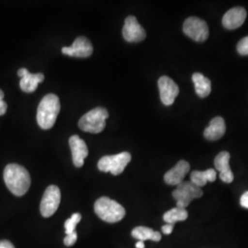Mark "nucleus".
Instances as JSON below:
<instances>
[{
    "label": "nucleus",
    "mask_w": 248,
    "mask_h": 248,
    "mask_svg": "<svg viewBox=\"0 0 248 248\" xmlns=\"http://www.w3.org/2000/svg\"><path fill=\"white\" fill-rule=\"evenodd\" d=\"M4 180L9 191L18 197L26 194L31 186V176L28 170L17 164H9L6 167Z\"/></svg>",
    "instance_id": "nucleus-1"
},
{
    "label": "nucleus",
    "mask_w": 248,
    "mask_h": 248,
    "mask_svg": "<svg viewBox=\"0 0 248 248\" xmlns=\"http://www.w3.org/2000/svg\"><path fill=\"white\" fill-rule=\"evenodd\" d=\"M60 100L54 94H48L41 100L37 110V123L44 130L53 127L60 112Z\"/></svg>",
    "instance_id": "nucleus-2"
},
{
    "label": "nucleus",
    "mask_w": 248,
    "mask_h": 248,
    "mask_svg": "<svg viewBox=\"0 0 248 248\" xmlns=\"http://www.w3.org/2000/svg\"><path fill=\"white\" fill-rule=\"evenodd\" d=\"M95 213L104 222L114 223L122 221L125 216V209L115 201L101 197L94 205Z\"/></svg>",
    "instance_id": "nucleus-3"
},
{
    "label": "nucleus",
    "mask_w": 248,
    "mask_h": 248,
    "mask_svg": "<svg viewBox=\"0 0 248 248\" xmlns=\"http://www.w3.org/2000/svg\"><path fill=\"white\" fill-rule=\"evenodd\" d=\"M108 112L105 108L98 107L82 116L78 122L80 129L90 133H101L106 126Z\"/></svg>",
    "instance_id": "nucleus-4"
},
{
    "label": "nucleus",
    "mask_w": 248,
    "mask_h": 248,
    "mask_svg": "<svg viewBox=\"0 0 248 248\" xmlns=\"http://www.w3.org/2000/svg\"><path fill=\"white\" fill-rule=\"evenodd\" d=\"M131 159L132 155L128 152H123L113 155H106L98 161V169L102 172H110L112 175L118 176L124 172Z\"/></svg>",
    "instance_id": "nucleus-5"
},
{
    "label": "nucleus",
    "mask_w": 248,
    "mask_h": 248,
    "mask_svg": "<svg viewBox=\"0 0 248 248\" xmlns=\"http://www.w3.org/2000/svg\"><path fill=\"white\" fill-rule=\"evenodd\" d=\"M173 198L177 201V207L186 209L189 203L203 195L201 187L194 185L191 181H183L172 193Z\"/></svg>",
    "instance_id": "nucleus-6"
},
{
    "label": "nucleus",
    "mask_w": 248,
    "mask_h": 248,
    "mask_svg": "<svg viewBox=\"0 0 248 248\" xmlns=\"http://www.w3.org/2000/svg\"><path fill=\"white\" fill-rule=\"evenodd\" d=\"M61 202V191L57 186H49L45 189V194L40 204L41 214L45 218H49L57 211Z\"/></svg>",
    "instance_id": "nucleus-7"
},
{
    "label": "nucleus",
    "mask_w": 248,
    "mask_h": 248,
    "mask_svg": "<svg viewBox=\"0 0 248 248\" xmlns=\"http://www.w3.org/2000/svg\"><path fill=\"white\" fill-rule=\"evenodd\" d=\"M183 31L186 36L196 42L202 43L209 37V27L202 18L190 17L183 24Z\"/></svg>",
    "instance_id": "nucleus-8"
},
{
    "label": "nucleus",
    "mask_w": 248,
    "mask_h": 248,
    "mask_svg": "<svg viewBox=\"0 0 248 248\" xmlns=\"http://www.w3.org/2000/svg\"><path fill=\"white\" fill-rule=\"evenodd\" d=\"M123 35L128 43H140L145 39L146 32L137 18L134 16H129L125 18Z\"/></svg>",
    "instance_id": "nucleus-9"
},
{
    "label": "nucleus",
    "mask_w": 248,
    "mask_h": 248,
    "mask_svg": "<svg viewBox=\"0 0 248 248\" xmlns=\"http://www.w3.org/2000/svg\"><path fill=\"white\" fill-rule=\"evenodd\" d=\"M62 53L78 58H87L93 53V46L87 37H78L70 47H62Z\"/></svg>",
    "instance_id": "nucleus-10"
},
{
    "label": "nucleus",
    "mask_w": 248,
    "mask_h": 248,
    "mask_svg": "<svg viewBox=\"0 0 248 248\" xmlns=\"http://www.w3.org/2000/svg\"><path fill=\"white\" fill-rule=\"evenodd\" d=\"M158 88L162 103L166 106L172 105L179 94L177 84L169 77L164 76L158 79Z\"/></svg>",
    "instance_id": "nucleus-11"
},
{
    "label": "nucleus",
    "mask_w": 248,
    "mask_h": 248,
    "mask_svg": "<svg viewBox=\"0 0 248 248\" xmlns=\"http://www.w3.org/2000/svg\"><path fill=\"white\" fill-rule=\"evenodd\" d=\"M69 145L72 151L73 163L76 168H81L84 165L85 158L89 155V149L85 141L78 135H73L69 139Z\"/></svg>",
    "instance_id": "nucleus-12"
},
{
    "label": "nucleus",
    "mask_w": 248,
    "mask_h": 248,
    "mask_svg": "<svg viewBox=\"0 0 248 248\" xmlns=\"http://www.w3.org/2000/svg\"><path fill=\"white\" fill-rule=\"evenodd\" d=\"M18 76L21 78L19 81V87L22 91L26 93L34 92L39 84L44 82L45 75L42 73L31 74L26 68H20L18 71Z\"/></svg>",
    "instance_id": "nucleus-13"
},
{
    "label": "nucleus",
    "mask_w": 248,
    "mask_h": 248,
    "mask_svg": "<svg viewBox=\"0 0 248 248\" xmlns=\"http://www.w3.org/2000/svg\"><path fill=\"white\" fill-rule=\"evenodd\" d=\"M190 166L185 160H180L177 165L165 174V182L171 186H177L183 182L189 172Z\"/></svg>",
    "instance_id": "nucleus-14"
},
{
    "label": "nucleus",
    "mask_w": 248,
    "mask_h": 248,
    "mask_svg": "<svg viewBox=\"0 0 248 248\" xmlns=\"http://www.w3.org/2000/svg\"><path fill=\"white\" fill-rule=\"evenodd\" d=\"M230 154L226 151L221 152L214 160L216 170L220 172V178L224 183H231L233 180V174L230 168Z\"/></svg>",
    "instance_id": "nucleus-15"
},
{
    "label": "nucleus",
    "mask_w": 248,
    "mask_h": 248,
    "mask_svg": "<svg viewBox=\"0 0 248 248\" xmlns=\"http://www.w3.org/2000/svg\"><path fill=\"white\" fill-rule=\"evenodd\" d=\"M247 18V11L244 8H233L228 10L223 18H222V25L225 29L234 30L242 26Z\"/></svg>",
    "instance_id": "nucleus-16"
},
{
    "label": "nucleus",
    "mask_w": 248,
    "mask_h": 248,
    "mask_svg": "<svg viewBox=\"0 0 248 248\" xmlns=\"http://www.w3.org/2000/svg\"><path fill=\"white\" fill-rule=\"evenodd\" d=\"M226 132L225 122L222 117H215L204 131V137L210 141L221 139Z\"/></svg>",
    "instance_id": "nucleus-17"
},
{
    "label": "nucleus",
    "mask_w": 248,
    "mask_h": 248,
    "mask_svg": "<svg viewBox=\"0 0 248 248\" xmlns=\"http://www.w3.org/2000/svg\"><path fill=\"white\" fill-rule=\"evenodd\" d=\"M192 81L195 86L196 93L200 98H206L210 95L212 91V83L210 79L201 73H195L192 76Z\"/></svg>",
    "instance_id": "nucleus-18"
},
{
    "label": "nucleus",
    "mask_w": 248,
    "mask_h": 248,
    "mask_svg": "<svg viewBox=\"0 0 248 248\" xmlns=\"http://www.w3.org/2000/svg\"><path fill=\"white\" fill-rule=\"evenodd\" d=\"M217 174L213 169H207L205 171H193L190 174V181L199 187L205 186L207 182H214L216 180Z\"/></svg>",
    "instance_id": "nucleus-19"
},
{
    "label": "nucleus",
    "mask_w": 248,
    "mask_h": 248,
    "mask_svg": "<svg viewBox=\"0 0 248 248\" xmlns=\"http://www.w3.org/2000/svg\"><path fill=\"white\" fill-rule=\"evenodd\" d=\"M132 235L133 238L142 241L144 242L145 240H152L155 242H159L162 235L159 232H155V231L148 228V227H144V226H138L135 227L132 232Z\"/></svg>",
    "instance_id": "nucleus-20"
},
{
    "label": "nucleus",
    "mask_w": 248,
    "mask_h": 248,
    "mask_svg": "<svg viewBox=\"0 0 248 248\" xmlns=\"http://www.w3.org/2000/svg\"><path fill=\"white\" fill-rule=\"evenodd\" d=\"M187 217H188V213L186 212V209L176 207L165 213L163 219L167 223L175 225L176 222L185 221L187 219Z\"/></svg>",
    "instance_id": "nucleus-21"
},
{
    "label": "nucleus",
    "mask_w": 248,
    "mask_h": 248,
    "mask_svg": "<svg viewBox=\"0 0 248 248\" xmlns=\"http://www.w3.org/2000/svg\"><path fill=\"white\" fill-rule=\"evenodd\" d=\"M81 214L80 213H74L69 219H67L64 222V228H65V232L66 234H71L76 231V227L78 223L81 221Z\"/></svg>",
    "instance_id": "nucleus-22"
},
{
    "label": "nucleus",
    "mask_w": 248,
    "mask_h": 248,
    "mask_svg": "<svg viewBox=\"0 0 248 248\" xmlns=\"http://www.w3.org/2000/svg\"><path fill=\"white\" fill-rule=\"evenodd\" d=\"M237 52L241 55H248V36L243 38L238 43Z\"/></svg>",
    "instance_id": "nucleus-23"
},
{
    "label": "nucleus",
    "mask_w": 248,
    "mask_h": 248,
    "mask_svg": "<svg viewBox=\"0 0 248 248\" xmlns=\"http://www.w3.org/2000/svg\"><path fill=\"white\" fill-rule=\"evenodd\" d=\"M77 240H78V233L75 231L74 232H72L71 234H66V236L63 239V243L66 247H72L76 244Z\"/></svg>",
    "instance_id": "nucleus-24"
},
{
    "label": "nucleus",
    "mask_w": 248,
    "mask_h": 248,
    "mask_svg": "<svg viewBox=\"0 0 248 248\" xmlns=\"http://www.w3.org/2000/svg\"><path fill=\"white\" fill-rule=\"evenodd\" d=\"M240 204H241L242 207H244V208H246V209H248V191L245 192V193L242 195V197H241V199H240Z\"/></svg>",
    "instance_id": "nucleus-25"
},
{
    "label": "nucleus",
    "mask_w": 248,
    "mask_h": 248,
    "mask_svg": "<svg viewBox=\"0 0 248 248\" xmlns=\"http://www.w3.org/2000/svg\"><path fill=\"white\" fill-rule=\"evenodd\" d=\"M174 229V224H170V223H167L166 225H164L162 227V232L165 234H170L172 232V231Z\"/></svg>",
    "instance_id": "nucleus-26"
},
{
    "label": "nucleus",
    "mask_w": 248,
    "mask_h": 248,
    "mask_svg": "<svg viewBox=\"0 0 248 248\" xmlns=\"http://www.w3.org/2000/svg\"><path fill=\"white\" fill-rule=\"evenodd\" d=\"M7 109H8L7 103L3 99H0V116L4 115L7 112Z\"/></svg>",
    "instance_id": "nucleus-27"
},
{
    "label": "nucleus",
    "mask_w": 248,
    "mask_h": 248,
    "mask_svg": "<svg viewBox=\"0 0 248 248\" xmlns=\"http://www.w3.org/2000/svg\"><path fill=\"white\" fill-rule=\"evenodd\" d=\"M0 248H15L13 244L10 243L9 241L7 240H2L0 241Z\"/></svg>",
    "instance_id": "nucleus-28"
},
{
    "label": "nucleus",
    "mask_w": 248,
    "mask_h": 248,
    "mask_svg": "<svg viewBox=\"0 0 248 248\" xmlns=\"http://www.w3.org/2000/svg\"><path fill=\"white\" fill-rule=\"evenodd\" d=\"M136 248H144V243L142 241H138L135 245Z\"/></svg>",
    "instance_id": "nucleus-29"
},
{
    "label": "nucleus",
    "mask_w": 248,
    "mask_h": 248,
    "mask_svg": "<svg viewBox=\"0 0 248 248\" xmlns=\"http://www.w3.org/2000/svg\"><path fill=\"white\" fill-rule=\"evenodd\" d=\"M4 98V92L0 89V99H3Z\"/></svg>",
    "instance_id": "nucleus-30"
}]
</instances>
